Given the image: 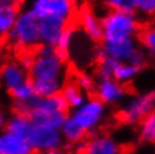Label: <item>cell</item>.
I'll return each instance as SVG.
<instances>
[{"label":"cell","mask_w":155,"mask_h":154,"mask_svg":"<svg viewBox=\"0 0 155 154\" xmlns=\"http://www.w3.org/2000/svg\"><path fill=\"white\" fill-rule=\"evenodd\" d=\"M138 139L143 144H155V110L138 124Z\"/></svg>","instance_id":"ffe728a7"},{"label":"cell","mask_w":155,"mask_h":154,"mask_svg":"<svg viewBox=\"0 0 155 154\" xmlns=\"http://www.w3.org/2000/svg\"><path fill=\"white\" fill-rule=\"evenodd\" d=\"M61 95L65 99L66 104H68L71 112L77 109V108L81 107L89 97V95H87L79 87V85L75 82L74 79H68L66 80L65 85H64Z\"/></svg>","instance_id":"9a60e30c"},{"label":"cell","mask_w":155,"mask_h":154,"mask_svg":"<svg viewBox=\"0 0 155 154\" xmlns=\"http://www.w3.org/2000/svg\"><path fill=\"white\" fill-rule=\"evenodd\" d=\"M36 96L38 97H52L61 95L65 85L66 80L56 79V80H31Z\"/></svg>","instance_id":"e0dca14e"},{"label":"cell","mask_w":155,"mask_h":154,"mask_svg":"<svg viewBox=\"0 0 155 154\" xmlns=\"http://www.w3.org/2000/svg\"><path fill=\"white\" fill-rule=\"evenodd\" d=\"M36 154H69L65 149H58V150H48V151H42L37 152Z\"/></svg>","instance_id":"83f0119b"},{"label":"cell","mask_w":155,"mask_h":154,"mask_svg":"<svg viewBox=\"0 0 155 154\" xmlns=\"http://www.w3.org/2000/svg\"><path fill=\"white\" fill-rule=\"evenodd\" d=\"M20 14V7L15 5H0V34L2 37L12 32Z\"/></svg>","instance_id":"2e32d148"},{"label":"cell","mask_w":155,"mask_h":154,"mask_svg":"<svg viewBox=\"0 0 155 154\" xmlns=\"http://www.w3.org/2000/svg\"><path fill=\"white\" fill-rule=\"evenodd\" d=\"M29 79V72L18 61L9 60L1 68L2 85L8 92Z\"/></svg>","instance_id":"7c38bea8"},{"label":"cell","mask_w":155,"mask_h":154,"mask_svg":"<svg viewBox=\"0 0 155 154\" xmlns=\"http://www.w3.org/2000/svg\"><path fill=\"white\" fill-rule=\"evenodd\" d=\"M77 19L82 31L91 41L96 43H102L104 29L101 25V19L96 15L89 5H83L77 14Z\"/></svg>","instance_id":"30bf717a"},{"label":"cell","mask_w":155,"mask_h":154,"mask_svg":"<svg viewBox=\"0 0 155 154\" xmlns=\"http://www.w3.org/2000/svg\"><path fill=\"white\" fill-rule=\"evenodd\" d=\"M148 54L146 53V51L144 50L143 47H137L135 52L132 54V56L128 60V63H130L135 66H140V68H144L146 62L148 60Z\"/></svg>","instance_id":"4316f807"},{"label":"cell","mask_w":155,"mask_h":154,"mask_svg":"<svg viewBox=\"0 0 155 154\" xmlns=\"http://www.w3.org/2000/svg\"><path fill=\"white\" fill-rule=\"evenodd\" d=\"M85 152L89 154H123L124 149L114 136L99 132L85 141Z\"/></svg>","instance_id":"8fae6325"},{"label":"cell","mask_w":155,"mask_h":154,"mask_svg":"<svg viewBox=\"0 0 155 154\" xmlns=\"http://www.w3.org/2000/svg\"><path fill=\"white\" fill-rule=\"evenodd\" d=\"M26 139L34 147L36 153L65 147V142L60 128L44 124H37L35 122L31 125Z\"/></svg>","instance_id":"5b68a950"},{"label":"cell","mask_w":155,"mask_h":154,"mask_svg":"<svg viewBox=\"0 0 155 154\" xmlns=\"http://www.w3.org/2000/svg\"><path fill=\"white\" fill-rule=\"evenodd\" d=\"M71 22L73 20H66L58 16H50L39 20V35L42 44L58 46L63 32Z\"/></svg>","instance_id":"9c48e42d"},{"label":"cell","mask_w":155,"mask_h":154,"mask_svg":"<svg viewBox=\"0 0 155 154\" xmlns=\"http://www.w3.org/2000/svg\"><path fill=\"white\" fill-rule=\"evenodd\" d=\"M51 16H58L66 20H75V0H50Z\"/></svg>","instance_id":"ac0fdd59"},{"label":"cell","mask_w":155,"mask_h":154,"mask_svg":"<svg viewBox=\"0 0 155 154\" xmlns=\"http://www.w3.org/2000/svg\"><path fill=\"white\" fill-rule=\"evenodd\" d=\"M109 10L135 12H137V0H104Z\"/></svg>","instance_id":"603a6c76"},{"label":"cell","mask_w":155,"mask_h":154,"mask_svg":"<svg viewBox=\"0 0 155 154\" xmlns=\"http://www.w3.org/2000/svg\"><path fill=\"white\" fill-rule=\"evenodd\" d=\"M137 14L150 18L155 15V0H137Z\"/></svg>","instance_id":"484cf974"},{"label":"cell","mask_w":155,"mask_h":154,"mask_svg":"<svg viewBox=\"0 0 155 154\" xmlns=\"http://www.w3.org/2000/svg\"><path fill=\"white\" fill-rule=\"evenodd\" d=\"M137 41L150 58H155V27L142 28L137 35Z\"/></svg>","instance_id":"7402d4cb"},{"label":"cell","mask_w":155,"mask_h":154,"mask_svg":"<svg viewBox=\"0 0 155 154\" xmlns=\"http://www.w3.org/2000/svg\"><path fill=\"white\" fill-rule=\"evenodd\" d=\"M71 154H89V153H87V152H72Z\"/></svg>","instance_id":"f546056e"},{"label":"cell","mask_w":155,"mask_h":154,"mask_svg":"<svg viewBox=\"0 0 155 154\" xmlns=\"http://www.w3.org/2000/svg\"><path fill=\"white\" fill-rule=\"evenodd\" d=\"M12 43L15 49L23 52H35L42 44L39 35V20L36 19L28 10L20 12L18 19L12 32L4 37Z\"/></svg>","instance_id":"7a4b0ae2"},{"label":"cell","mask_w":155,"mask_h":154,"mask_svg":"<svg viewBox=\"0 0 155 154\" xmlns=\"http://www.w3.org/2000/svg\"><path fill=\"white\" fill-rule=\"evenodd\" d=\"M73 79L87 95L93 96L94 88H96V81L90 74H88L87 72H75Z\"/></svg>","instance_id":"cb8c5ba5"},{"label":"cell","mask_w":155,"mask_h":154,"mask_svg":"<svg viewBox=\"0 0 155 154\" xmlns=\"http://www.w3.org/2000/svg\"><path fill=\"white\" fill-rule=\"evenodd\" d=\"M107 114L108 106L94 96H89L81 107L70 112L74 120L88 133L89 137L99 133L100 128L105 125Z\"/></svg>","instance_id":"3957f363"},{"label":"cell","mask_w":155,"mask_h":154,"mask_svg":"<svg viewBox=\"0 0 155 154\" xmlns=\"http://www.w3.org/2000/svg\"><path fill=\"white\" fill-rule=\"evenodd\" d=\"M0 2H1V4L15 5V6H18V7H20V6L25 2V0H0Z\"/></svg>","instance_id":"f1b7e54d"},{"label":"cell","mask_w":155,"mask_h":154,"mask_svg":"<svg viewBox=\"0 0 155 154\" xmlns=\"http://www.w3.org/2000/svg\"><path fill=\"white\" fill-rule=\"evenodd\" d=\"M142 69L143 68L133 65L128 62H121L114 70V79L123 85H128L140 74Z\"/></svg>","instance_id":"44dd1931"},{"label":"cell","mask_w":155,"mask_h":154,"mask_svg":"<svg viewBox=\"0 0 155 154\" xmlns=\"http://www.w3.org/2000/svg\"><path fill=\"white\" fill-rule=\"evenodd\" d=\"M155 110V88L133 96L117 112V119L125 125H137Z\"/></svg>","instance_id":"277c9868"},{"label":"cell","mask_w":155,"mask_h":154,"mask_svg":"<svg viewBox=\"0 0 155 154\" xmlns=\"http://www.w3.org/2000/svg\"><path fill=\"white\" fill-rule=\"evenodd\" d=\"M138 47L137 38H128L113 43H100L96 49V59L98 61L104 60L107 56L115 59L118 62H128L132 54Z\"/></svg>","instance_id":"ba28073f"},{"label":"cell","mask_w":155,"mask_h":154,"mask_svg":"<svg viewBox=\"0 0 155 154\" xmlns=\"http://www.w3.org/2000/svg\"><path fill=\"white\" fill-rule=\"evenodd\" d=\"M100 19L104 29V43L135 38L142 29L140 19L135 12L108 10Z\"/></svg>","instance_id":"6da1fadb"},{"label":"cell","mask_w":155,"mask_h":154,"mask_svg":"<svg viewBox=\"0 0 155 154\" xmlns=\"http://www.w3.org/2000/svg\"><path fill=\"white\" fill-rule=\"evenodd\" d=\"M66 63L54 56H41L36 55L33 66L29 70L31 80H68Z\"/></svg>","instance_id":"8992f818"},{"label":"cell","mask_w":155,"mask_h":154,"mask_svg":"<svg viewBox=\"0 0 155 154\" xmlns=\"http://www.w3.org/2000/svg\"><path fill=\"white\" fill-rule=\"evenodd\" d=\"M0 154H36V151L28 139L4 129L0 135Z\"/></svg>","instance_id":"4fadbf2b"},{"label":"cell","mask_w":155,"mask_h":154,"mask_svg":"<svg viewBox=\"0 0 155 154\" xmlns=\"http://www.w3.org/2000/svg\"><path fill=\"white\" fill-rule=\"evenodd\" d=\"M77 20H73V22H71V23L68 25V27H66L65 29H64V32H63V34H62V36H61L60 41H58V44L56 47L69 51L71 44H72V41H73V38H74L75 31H77V26H78Z\"/></svg>","instance_id":"d4e9b609"},{"label":"cell","mask_w":155,"mask_h":154,"mask_svg":"<svg viewBox=\"0 0 155 154\" xmlns=\"http://www.w3.org/2000/svg\"><path fill=\"white\" fill-rule=\"evenodd\" d=\"M61 133L63 135L65 144H68L70 147H74L79 143L89 139L88 133L74 120V118L70 114L66 117L65 122L63 123L61 127Z\"/></svg>","instance_id":"5bb4252c"},{"label":"cell","mask_w":155,"mask_h":154,"mask_svg":"<svg viewBox=\"0 0 155 154\" xmlns=\"http://www.w3.org/2000/svg\"><path fill=\"white\" fill-rule=\"evenodd\" d=\"M8 93L12 99V104L26 105L36 97L34 85H33V81L31 79H28L24 83L10 90Z\"/></svg>","instance_id":"d6986e66"},{"label":"cell","mask_w":155,"mask_h":154,"mask_svg":"<svg viewBox=\"0 0 155 154\" xmlns=\"http://www.w3.org/2000/svg\"><path fill=\"white\" fill-rule=\"evenodd\" d=\"M129 90L127 85H123L114 78L96 79L93 96L97 97L106 106H116L126 99Z\"/></svg>","instance_id":"52a82bcc"}]
</instances>
